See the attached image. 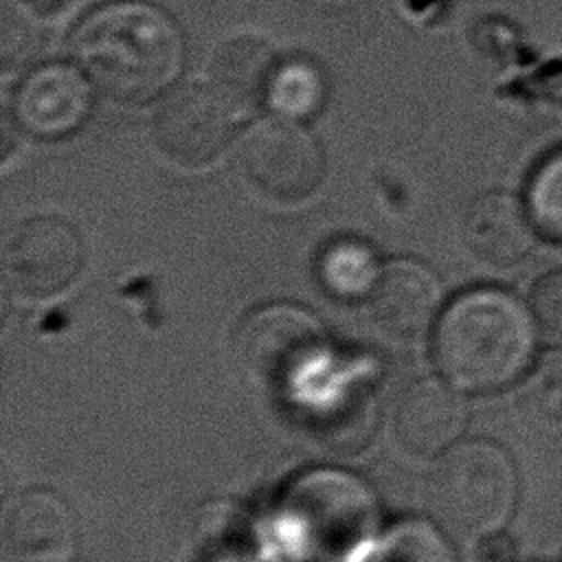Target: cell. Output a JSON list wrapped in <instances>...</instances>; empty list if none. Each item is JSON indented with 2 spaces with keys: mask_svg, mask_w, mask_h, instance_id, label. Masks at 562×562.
I'll return each mask as SVG.
<instances>
[{
  "mask_svg": "<svg viewBox=\"0 0 562 562\" xmlns=\"http://www.w3.org/2000/svg\"><path fill=\"white\" fill-rule=\"evenodd\" d=\"M70 50L88 79L123 103L156 99L184 64L178 22L145 0H112L88 11L72 31Z\"/></svg>",
  "mask_w": 562,
  "mask_h": 562,
  "instance_id": "obj_1",
  "label": "cell"
},
{
  "mask_svg": "<svg viewBox=\"0 0 562 562\" xmlns=\"http://www.w3.org/2000/svg\"><path fill=\"white\" fill-rule=\"evenodd\" d=\"M538 336L529 303L503 288H474L441 312L432 353L452 386L492 393L529 369Z\"/></svg>",
  "mask_w": 562,
  "mask_h": 562,
  "instance_id": "obj_2",
  "label": "cell"
},
{
  "mask_svg": "<svg viewBox=\"0 0 562 562\" xmlns=\"http://www.w3.org/2000/svg\"><path fill=\"white\" fill-rule=\"evenodd\" d=\"M518 501V474L505 448L490 439L457 441L426 479V507L441 531L459 542L496 536Z\"/></svg>",
  "mask_w": 562,
  "mask_h": 562,
  "instance_id": "obj_3",
  "label": "cell"
},
{
  "mask_svg": "<svg viewBox=\"0 0 562 562\" xmlns=\"http://www.w3.org/2000/svg\"><path fill=\"white\" fill-rule=\"evenodd\" d=\"M321 321L294 303L252 310L235 334V360L244 378L261 391H290L325 358Z\"/></svg>",
  "mask_w": 562,
  "mask_h": 562,
  "instance_id": "obj_4",
  "label": "cell"
},
{
  "mask_svg": "<svg viewBox=\"0 0 562 562\" xmlns=\"http://www.w3.org/2000/svg\"><path fill=\"white\" fill-rule=\"evenodd\" d=\"M288 514L303 544L325 558H342L371 538L378 514L367 485L340 472L301 476L288 494Z\"/></svg>",
  "mask_w": 562,
  "mask_h": 562,
  "instance_id": "obj_5",
  "label": "cell"
},
{
  "mask_svg": "<svg viewBox=\"0 0 562 562\" xmlns=\"http://www.w3.org/2000/svg\"><path fill=\"white\" fill-rule=\"evenodd\" d=\"M244 176L277 202L310 198L325 178V154L316 136L299 121L257 123L239 145Z\"/></svg>",
  "mask_w": 562,
  "mask_h": 562,
  "instance_id": "obj_6",
  "label": "cell"
},
{
  "mask_svg": "<svg viewBox=\"0 0 562 562\" xmlns=\"http://www.w3.org/2000/svg\"><path fill=\"white\" fill-rule=\"evenodd\" d=\"M235 112L213 83L180 86L156 110L154 140L173 162L206 167L231 143Z\"/></svg>",
  "mask_w": 562,
  "mask_h": 562,
  "instance_id": "obj_7",
  "label": "cell"
},
{
  "mask_svg": "<svg viewBox=\"0 0 562 562\" xmlns=\"http://www.w3.org/2000/svg\"><path fill=\"white\" fill-rule=\"evenodd\" d=\"M83 261L79 231L55 215L22 222L4 246V277L26 299L59 294L79 277Z\"/></svg>",
  "mask_w": 562,
  "mask_h": 562,
  "instance_id": "obj_8",
  "label": "cell"
},
{
  "mask_svg": "<svg viewBox=\"0 0 562 562\" xmlns=\"http://www.w3.org/2000/svg\"><path fill=\"white\" fill-rule=\"evenodd\" d=\"M92 81L66 61H50L29 70L13 94V121L33 138L59 140L75 134L94 105Z\"/></svg>",
  "mask_w": 562,
  "mask_h": 562,
  "instance_id": "obj_9",
  "label": "cell"
},
{
  "mask_svg": "<svg viewBox=\"0 0 562 562\" xmlns=\"http://www.w3.org/2000/svg\"><path fill=\"white\" fill-rule=\"evenodd\" d=\"M77 549V529L64 498L33 487L15 494L2 514V562H70Z\"/></svg>",
  "mask_w": 562,
  "mask_h": 562,
  "instance_id": "obj_10",
  "label": "cell"
},
{
  "mask_svg": "<svg viewBox=\"0 0 562 562\" xmlns=\"http://www.w3.org/2000/svg\"><path fill=\"white\" fill-rule=\"evenodd\" d=\"M441 283L437 274L413 259H395L369 296L371 323L395 342H413L428 334L439 314Z\"/></svg>",
  "mask_w": 562,
  "mask_h": 562,
  "instance_id": "obj_11",
  "label": "cell"
},
{
  "mask_svg": "<svg viewBox=\"0 0 562 562\" xmlns=\"http://www.w3.org/2000/svg\"><path fill=\"white\" fill-rule=\"evenodd\" d=\"M465 419V402L457 386L446 378H422L400 393L393 408V432L408 454L430 457L457 443Z\"/></svg>",
  "mask_w": 562,
  "mask_h": 562,
  "instance_id": "obj_12",
  "label": "cell"
},
{
  "mask_svg": "<svg viewBox=\"0 0 562 562\" xmlns=\"http://www.w3.org/2000/svg\"><path fill=\"white\" fill-rule=\"evenodd\" d=\"M538 228L527 204L505 191H490L470 202L463 215V239L476 259L509 268L536 246Z\"/></svg>",
  "mask_w": 562,
  "mask_h": 562,
  "instance_id": "obj_13",
  "label": "cell"
},
{
  "mask_svg": "<svg viewBox=\"0 0 562 562\" xmlns=\"http://www.w3.org/2000/svg\"><path fill=\"white\" fill-rule=\"evenodd\" d=\"M274 66V50L263 37L255 33L233 35L213 55L211 83L235 110H246L263 101Z\"/></svg>",
  "mask_w": 562,
  "mask_h": 562,
  "instance_id": "obj_14",
  "label": "cell"
},
{
  "mask_svg": "<svg viewBox=\"0 0 562 562\" xmlns=\"http://www.w3.org/2000/svg\"><path fill=\"white\" fill-rule=\"evenodd\" d=\"M375 404L371 391L360 382L325 393L314 408H307V428L314 437L336 450H358L371 439Z\"/></svg>",
  "mask_w": 562,
  "mask_h": 562,
  "instance_id": "obj_15",
  "label": "cell"
},
{
  "mask_svg": "<svg viewBox=\"0 0 562 562\" xmlns=\"http://www.w3.org/2000/svg\"><path fill=\"white\" fill-rule=\"evenodd\" d=\"M382 268L375 250L358 237H336L316 257L318 283L338 301L369 299Z\"/></svg>",
  "mask_w": 562,
  "mask_h": 562,
  "instance_id": "obj_16",
  "label": "cell"
},
{
  "mask_svg": "<svg viewBox=\"0 0 562 562\" xmlns=\"http://www.w3.org/2000/svg\"><path fill=\"white\" fill-rule=\"evenodd\" d=\"M327 99V79L318 64L307 57L277 61L263 103L279 119L305 121L318 114Z\"/></svg>",
  "mask_w": 562,
  "mask_h": 562,
  "instance_id": "obj_17",
  "label": "cell"
},
{
  "mask_svg": "<svg viewBox=\"0 0 562 562\" xmlns=\"http://www.w3.org/2000/svg\"><path fill=\"white\" fill-rule=\"evenodd\" d=\"M46 44L44 15L29 0H0V64L9 70L29 66Z\"/></svg>",
  "mask_w": 562,
  "mask_h": 562,
  "instance_id": "obj_18",
  "label": "cell"
},
{
  "mask_svg": "<svg viewBox=\"0 0 562 562\" xmlns=\"http://www.w3.org/2000/svg\"><path fill=\"white\" fill-rule=\"evenodd\" d=\"M527 209L538 233L562 244V149L549 154L531 173Z\"/></svg>",
  "mask_w": 562,
  "mask_h": 562,
  "instance_id": "obj_19",
  "label": "cell"
},
{
  "mask_svg": "<svg viewBox=\"0 0 562 562\" xmlns=\"http://www.w3.org/2000/svg\"><path fill=\"white\" fill-rule=\"evenodd\" d=\"M529 393L544 426L562 432V347H551V351L538 362Z\"/></svg>",
  "mask_w": 562,
  "mask_h": 562,
  "instance_id": "obj_20",
  "label": "cell"
},
{
  "mask_svg": "<svg viewBox=\"0 0 562 562\" xmlns=\"http://www.w3.org/2000/svg\"><path fill=\"white\" fill-rule=\"evenodd\" d=\"M382 562H452L450 551L430 527L404 525L384 547Z\"/></svg>",
  "mask_w": 562,
  "mask_h": 562,
  "instance_id": "obj_21",
  "label": "cell"
},
{
  "mask_svg": "<svg viewBox=\"0 0 562 562\" xmlns=\"http://www.w3.org/2000/svg\"><path fill=\"white\" fill-rule=\"evenodd\" d=\"M529 307L540 338L551 347H562V270H553L536 281Z\"/></svg>",
  "mask_w": 562,
  "mask_h": 562,
  "instance_id": "obj_22",
  "label": "cell"
},
{
  "mask_svg": "<svg viewBox=\"0 0 562 562\" xmlns=\"http://www.w3.org/2000/svg\"><path fill=\"white\" fill-rule=\"evenodd\" d=\"M68 0H29V4L40 13V15H53L59 13L66 7Z\"/></svg>",
  "mask_w": 562,
  "mask_h": 562,
  "instance_id": "obj_23",
  "label": "cell"
}]
</instances>
